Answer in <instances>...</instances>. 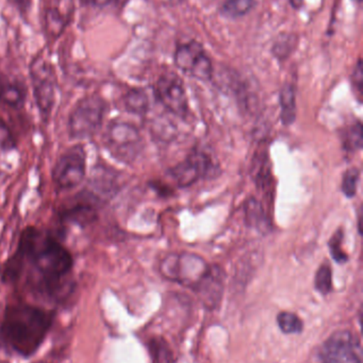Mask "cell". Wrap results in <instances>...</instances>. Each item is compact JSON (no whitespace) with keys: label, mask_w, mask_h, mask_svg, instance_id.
Here are the masks:
<instances>
[{"label":"cell","mask_w":363,"mask_h":363,"mask_svg":"<svg viewBox=\"0 0 363 363\" xmlns=\"http://www.w3.org/2000/svg\"><path fill=\"white\" fill-rule=\"evenodd\" d=\"M6 262L19 275L18 283L23 279L30 292L45 300L61 301L72 290V253L48 230L26 228Z\"/></svg>","instance_id":"cell-1"},{"label":"cell","mask_w":363,"mask_h":363,"mask_svg":"<svg viewBox=\"0 0 363 363\" xmlns=\"http://www.w3.org/2000/svg\"><path fill=\"white\" fill-rule=\"evenodd\" d=\"M53 323V313L26 303L6 307L0 326L4 345L21 356L30 357L44 342Z\"/></svg>","instance_id":"cell-2"},{"label":"cell","mask_w":363,"mask_h":363,"mask_svg":"<svg viewBox=\"0 0 363 363\" xmlns=\"http://www.w3.org/2000/svg\"><path fill=\"white\" fill-rule=\"evenodd\" d=\"M108 104L99 96H85L77 101L68 117V135L72 140L93 138L102 130Z\"/></svg>","instance_id":"cell-3"},{"label":"cell","mask_w":363,"mask_h":363,"mask_svg":"<svg viewBox=\"0 0 363 363\" xmlns=\"http://www.w3.org/2000/svg\"><path fill=\"white\" fill-rule=\"evenodd\" d=\"M34 101L43 121H48L57 99V74L44 53H38L29 66Z\"/></svg>","instance_id":"cell-4"},{"label":"cell","mask_w":363,"mask_h":363,"mask_svg":"<svg viewBox=\"0 0 363 363\" xmlns=\"http://www.w3.org/2000/svg\"><path fill=\"white\" fill-rule=\"evenodd\" d=\"M102 143L111 157L124 164H132L142 152L139 130L126 121H111L104 130Z\"/></svg>","instance_id":"cell-5"},{"label":"cell","mask_w":363,"mask_h":363,"mask_svg":"<svg viewBox=\"0 0 363 363\" xmlns=\"http://www.w3.org/2000/svg\"><path fill=\"white\" fill-rule=\"evenodd\" d=\"M209 269L210 266L204 258L188 252L168 254L159 266L162 277L193 290L204 279Z\"/></svg>","instance_id":"cell-6"},{"label":"cell","mask_w":363,"mask_h":363,"mask_svg":"<svg viewBox=\"0 0 363 363\" xmlns=\"http://www.w3.org/2000/svg\"><path fill=\"white\" fill-rule=\"evenodd\" d=\"M87 177V152L85 146L75 145L66 149L55 162L51 179L58 190L78 187Z\"/></svg>","instance_id":"cell-7"},{"label":"cell","mask_w":363,"mask_h":363,"mask_svg":"<svg viewBox=\"0 0 363 363\" xmlns=\"http://www.w3.org/2000/svg\"><path fill=\"white\" fill-rule=\"evenodd\" d=\"M102 201L90 189L75 194L60 207L59 218L63 223L87 228L97 220Z\"/></svg>","instance_id":"cell-8"},{"label":"cell","mask_w":363,"mask_h":363,"mask_svg":"<svg viewBox=\"0 0 363 363\" xmlns=\"http://www.w3.org/2000/svg\"><path fill=\"white\" fill-rule=\"evenodd\" d=\"M217 172V165L204 151L194 150L185 161L170 170V176L181 188L190 187L198 180L210 178Z\"/></svg>","instance_id":"cell-9"},{"label":"cell","mask_w":363,"mask_h":363,"mask_svg":"<svg viewBox=\"0 0 363 363\" xmlns=\"http://www.w3.org/2000/svg\"><path fill=\"white\" fill-rule=\"evenodd\" d=\"M320 357L324 363H362L359 340L349 330L335 333L324 343Z\"/></svg>","instance_id":"cell-10"},{"label":"cell","mask_w":363,"mask_h":363,"mask_svg":"<svg viewBox=\"0 0 363 363\" xmlns=\"http://www.w3.org/2000/svg\"><path fill=\"white\" fill-rule=\"evenodd\" d=\"M175 64L179 69L200 81L212 78L213 66L202 45L195 40L180 45L175 52Z\"/></svg>","instance_id":"cell-11"},{"label":"cell","mask_w":363,"mask_h":363,"mask_svg":"<svg viewBox=\"0 0 363 363\" xmlns=\"http://www.w3.org/2000/svg\"><path fill=\"white\" fill-rule=\"evenodd\" d=\"M43 29L49 40H55L65 31L74 16V0H45Z\"/></svg>","instance_id":"cell-12"},{"label":"cell","mask_w":363,"mask_h":363,"mask_svg":"<svg viewBox=\"0 0 363 363\" xmlns=\"http://www.w3.org/2000/svg\"><path fill=\"white\" fill-rule=\"evenodd\" d=\"M155 93L168 112L181 118L187 115L189 108L187 94L178 77L173 74L160 77L156 83Z\"/></svg>","instance_id":"cell-13"},{"label":"cell","mask_w":363,"mask_h":363,"mask_svg":"<svg viewBox=\"0 0 363 363\" xmlns=\"http://www.w3.org/2000/svg\"><path fill=\"white\" fill-rule=\"evenodd\" d=\"M225 287V273L220 267L210 266L204 279L196 286L194 291L198 296L202 304L209 311L219 306L223 298Z\"/></svg>","instance_id":"cell-14"},{"label":"cell","mask_w":363,"mask_h":363,"mask_svg":"<svg viewBox=\"0 0 363 363\" xmlns=\"http://www.w3.org/2000/svg\"><path fill=\"white\" fill-rule=\"evenodd\" d=\"M90 188L100 200H110L119 190V174L104 165L96 166L90 179Z\"/></svg>","instance_id":"cell-15"},{"label":"cell","mask_w":363,"mask_h":363,"mask_svg":"<svg viewBox=\"0 0 363 363\" xmlns=\"http://www.w3.org/2000/svg\"><path fill=\"white\" fill-rule=\"evenodd\" d=\"M27 100V87L21 80L0 74V104L21 110Z\"/></svg>","instance_id":"cell-16"},{"label":"cell","mask_w":363,"mask_h":363,"mask_svg":"<svg viewBox=\"0 0 363 363\" xmlns=\"http://www.w3.org/2000/svg\"><path fill=\"white\" fill-rule=\"evenodd\" d=\"M244 213L247 225L259 230L260 233L270 230L268 215L259 201L255 198L249 199L245 203Z\"/></svg>","instance_id":"cell-17"},{"label":"cell","mask_w":363,"mask_h":363,"mask_svg":"<svg viewBox=\"0 0 363 363\" xmlns=\"http://www.w3.org/2000/svg\"><path fill=\"white\" fill-rule=\"evenodd\" d=\"M281 102V118L283 125H291L296 119V89L293 85L285 84L279 95Z\"/></svg>","instance_id":"cell-18"},{"label":"cell","mask_w":363,"mask_h":363,"mask_svg":"<svg viewBox=\"0 0 363 363\" xmlns=\"http://www.w3.org/2000/svg\"><path fill=\"white\" fill-rule=\"evenodd\" d=\"M124 108L131 114H146L149 110V99L147 94L143 89H132L126 93L123 98Z\"/></svg>","instance_id":"cell-19"},{"label":"cell","mask_w":363,"mask_h":363,"mask_svg":"<svg viewBox=\"0 0 363 363\" xmlns=\"http://www.w3.org/2000/svg\"><path fill=\"white\" fill-rule=\"evenodd\" d=\"M343 145L345 150L350 152H356L362 150L363 145L362 125V123H354L347 128L343 136Z\"/></svg>","instance_id":"cell-20"},{"label":"cell","mask_w":363,"mask_h":363,"mask_svg":"<svg viewBox=\"0 0 363 363\" xmlns=\"http://www.w3.org/2000/svg\"><path fill=\"white\" fill-rule=\"evenodd\" d=\"M255 0H227L222 6V13L230 18L244 16L253 9Z\"/></svg>","instance_id":"cell-21"},{"label":"cell","mask_w":363,"mask_h":363,"mask_svg":"<svg viewBox=\"0 0 363 363\" xmlns=\"http://www.w3.org/2000/svg\"><path fill=\"white\" fill-rule=\"evenodd\" d=\"M277 323L285 334H300L304 330L302 319L296 313H281L277 317Z\"/></svg>","instance_id":"cell-22"},{"label":"cell","mask_w":363,"mask_h":363,"mask_svg":"<svg viewBox=\"0 0 363 363\" xmlns=\"http://www.w3.org/2000/svg\"><path fill=\"white\" fill-rule=\"evenodd\" d=\"M298 44V38L294 34H283L273 46V53L279 60H286L293 52Z\"/></svg>","instance_id":"cell-23"},{"label":"cell","mask_w":363,"mask_h":363,"mask_svg":"<svg viewBox=\"0 0 363 363\" xmlns=\"http://www.w3.org/2000/svg\"><path fill=\"white\" fill-rule=\"evenodd\" d=\"M315 289H317L320 294H323V296H326V294L332 291V271L330 266L323 264V266L320 267L317 274H315Z\"/></svg>","instance_id":"cell-24"},{"label":"cell","mask_w":363,"mask_h":363,"mask_svg":"<svg viewBox=\"0 0 363 363\" xmlns=\"http://www.w3.org/2000/svg\"><path fill=\"white\" fill-rule=\"evenodd\" d=\"M360 172L357 168H351L345 172L342 180V191L347 198H353L357 192Z\"/></svg>","instance_id":"cell-25"},{"label":"cell","mask_w":363,"mask_h":363,"mask_svg":"<svg viewBox=\"0 0 363 363\" xmlns=\"http://www.w3.org/2000/svg\"><path fill=\"white\" fill-rule=\"evenodd\" d=\"M343 232L341 230H337L334 236L330 238L328 247L330 249L332 258L339 264H345L347 262V255L342 249Z\"/></svg>","instance_id":"cell-26"},{"label":"cell","mask_w":363,"mask_h":363,"mask_svg":"<svg viewBox=\"0 0 363 363\" xmlns=\"http://www.w3.org/2000/svg\"><path fill=\"white\" fill-rule=\"evenodd\" d=\"M151 351L156 363L173 362L172 353H170L168 345L161 339L151 341Z\"/></svg>","instance_id":"cell-27"},{"label":"cell","mask_w":363,"mask_h":363,"mask_svg":"<svg viewBox=\"0 0 363 363\" xmlns=\"http://www.w3.org/2000/svg\"><path fill=\"white\" fill-rule=\"evenodd\" d=\"M16 147L14 136L9 125L4 121H0V149L11 150Z\"/></svg>","instance_id":"cell-28"},{"label":"cell","mask_w":363,"mask_h":363,"mask_svg":"<svg viewBox=\"0 0 363 363\" xmlns=\"http://www.w3.org/2000/svg\"><path fill=\"white\" fill-rule=\"evenodd\" d=\"M353 85L355 87L356 91H357L358 96L360 98L362 95V85H363V70H362V61L359 60L357 65H356L355 69H354L353 77Z\"/></svg>","instance_id":"cell-29"},{"label":"cell","mask_w":363,"mask_h":363,"mask_svg":"<svg viewBox=\"0 0 363 363\" xmlns=\"http://www.w3.org/2000/svg\"><path fill=\"white\" fill-rule=\"evenodd\" d=\"M9 1L18 11L21 16L28 15L32 6V0H9Z\"/></svg>","instance_id":"cell-30"},{"label":"cell","mask_w":363,"mask_h":363,"mask_svg":"<svg viewBox=\"0 0 363 363\" xmlns=\"http://www.w3.org/2000/svg\"><path fill=\"white\" fill-rule=\"evenodd\" d=\"M81 1L87 6H94V8H106L119 0H81Z\"/></svg>","instance_id":"cell-31"},{"label":"cell","mask_w":363,"mask_h":363,"mask_svg":"<svg viewBox=\"0 0 363 363\" xmlns=\"http://www.w3.org/2000/svg\"><path fill=\"white\" fill-rule=\"evenodd\" d=\"M290 2H291L292 6L294 9H300L303 6L304 0H290Z\"/></svg>","instance_id":"cell-32"},{"label":"cell","mask_w":363,"mask_h":363,"mask_svg":"<svg viewBox=\"0 0 363 363\" xmlns=\"http://www.w3.org/2000/svg\"><path fill=\"white\" fill-rule=\"evenodd\" d=\"M170 1H172L173 4H180V2L183 1V0H170Z\"/></svg>","instance_id":"cell-33"},{"label":"cell","mask_w":363,"mask_h":363,"mask_svg":"<svg viewBox=\"0 0 363 363\" xmlns=\"http://www.w3.org/2000/svg\"><path fill=\"white\" fill-rule=\"evenodd\" d=\"M356 1H362V0H356Z\"/></svg>","instance_id":"cell-34"}]
</instances>
